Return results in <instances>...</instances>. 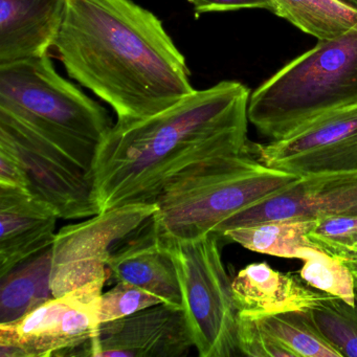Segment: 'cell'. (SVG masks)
I'll list each match as a JSON object with an SVG mask.
<instances>
[{"label": "cell", "mask_w": 357, "mask_h": 357, "mask_svg": "<svg viewBox=\"0 0 357 357\" xmlns=\"http://www.w3.org/2000/svg\"><path fill=\"white\" fill-rule=\"evenodd\" d=\"M51 275L50 248L1 278L0 324L17 321L54 298Z\"/></svg>", "instance_id": "17"}, {"label": "cell", "mask_w": 357, "mask_h": 357, "mask_svg": "<svg viewBox=\"0 0 357 357\" xmlns=\"http://www.w3.org/2000/svg\"><path fill=\"white\" fill-rule=\"evenodd\" d=\"M294 357H342L321 335L307 310L255 317Z\"/></svg>", "instance_id": "20"}, {"label": "cell", "mask_w": 357, "mask_h": 357, "mask_svg": "<svg viewBox=\"0 0 357 357\" xmlns=\"http://www.w3.org/2000/svg\"><path fill=\"white\" fill-rule=\"evenodd\" d=\"M250 98L245 85L222 81L153 116L118 121L100 144L91 171L100 213L155 202L191 169L220 156L252 153Z\"/></svg>", "instance_id": "1"}, {"label": "cell", "mask_w": 357, "mask_h": 357, "mask_svg": "<svg viewBox=\"0 0 357 357\" xmlns=\"http://www.w3.org/2000/svg\"><path fill=\"white\" fill-rule=\"evenodd\" d=\"M162 303V298L147 290L126 282H116L100 298L98 321L99 325L116 321Z\"/></svg>", "instance_id": "23"}, {"label": "cell", "mask_w": 357, "mask_h": 357, "mask_svg": "<svg viewBox=\"0 0 357 357\" xmlns=\"http://www.w3.org/2000/svg\"><path fill=\"white\" fill-rule=\"evenodd\" d=\"M302 278L252 263L231 281L234 302L240 314L264 317L287 311L308 310L324 292L307 287Z\"/></svg>", "instance_id": "16"}, {"label": "cell", "mask_w": 357, "mask_h": 357, "mask_svg": "<svg viewBox=\"0 0 357 357\" xmlns=\"http://www.w3.org/2000/svg\"><path fill=\"white\" fill-rule=\"evenodd\" d=\"M357 215V171L302 175L267 199L237 213L217 229H227L265 221H319Z\"/></svg>", "instance_id": "12"}, {"label": "cell", "mask_w": 357, "mask_h": 357, "mask_svg": "<svg viewBox=\"0 0 357 357\" xmlns=\"http://www.w3.org/2000/svg\"><path fill=\"white\" fill-rule=\"evenodd\" d=\"M356 291H357V288H356Z\"/></svg>", "instance_id": "31"}, {"label": "cell", "mask_w": 357, "mask_h": 357, "mask_svg": "<svg viewBox=\"0 0 357 357\" xmlns=\"http://www.w3.org/2000/svg\"><path fill=\"white\" fill-rule=\"evenodd\" d=\"M0 185L31 191L30 179L22 160L3 139H0Z\"/></svg>", "instance_id": "26"}, {"label": "cell", "mask_w": 357, "mask_h": 357, "mask_svg": "<svg viewBox=\"0 0 357 357\" xmlns=\"http://www.w3.org/2000/svg\"><path fill=\"white\" fill-rule=\"evenodd\" d=\"M68 0H0V64L49 55Z\"/></svg>", "instance_id": "15"}, {"label": "cell", "mask_w": 357, "mask_h": 357, "mask_svg": "<svg viewBox=\"0 0 357 357\" xmlns=\"http://www.w3.org/2000/svg\"><path fill=\"white\" fill-rule=\"evenodd\" d=\"M301 176L269 168L252 153L213 158L167 185L156 199L154 221L167 237L199 239Z\"/></svg>", "instance_id": "5"}, {"label": "cell", "mask_w": 357, "mask_h": 357, "mask_svg": "<svg viewBox=\"0 0 357 357\" xmlns=\"http://www.w3.org/2000/svg\"><path fill=\"white\" fill-rule=\"evenodd\" d=\"M58 219L33 192L0 185V279L53 245Z\"/></svg>", "instance_id": "13"}, {"label": "cell", "mask_w": 357, "mask_h": 357, "mask_svg": "<svg viewBox=\"0 0 357 357\" xmlns=\"http://www.w3.org/2000/svg\"><path fill=\"white\" fill-rule=\"evenodd\" d=\"M315 223L317 221H265L227 229L221 235L252 252L301 259L309 248H319L309 237Z\"/></svg>", "instance_id": "19"}, {"label": "cell", "mask_w": 357, "mask_h": 357, "mask_svg": "<svg viewBox=\"0 0 357 357\" xmlns=\"http://www.w3.org/2000/svg\"><path fill=\"white\" fill-rule=\"evenodd\" d=\"M340 1L346 3V5L350 6V7L357 9V0H340Z\"/></svg>", "instance_id": "30"}, {"label": "cell", "mask_w": 357, "mask_h": 357, "mask_svg": "<svg viewBox=\"0 0 357 357\" xmlns=\"http://www.w3.org/2000/svg\"><path fill=\"white\" fill-rule=\"evenodd\" d=\"M271 11L319 41L333 40L357 26V9L340 0H269Z\"/></svg>", "instance_id": "18"}, {"label": "cell", "mask_w": 357, "mask_h": 357, "mask_svg": "<svg viewBox=\"0 0 357 357\" xmlns=\"http://www.w3.org/2000/svg\"><path fill=\"white\" fill-rule=\"evenodd\" d=\"M0 110L91 175L98 148L114 125L103 106L56 72L49 55L0 64Z\"/></svg>", "instance_id": "3"}, {"label": "cell", "mask_w": 357, "mask_h": 357, "mask_svg": "<svg viewBox=\"0 0 357 357\" xmlns=\"http://www.w3.org/2000/svg\"><path fill=\"white\" fill-rule=\"evenodd\" d=\"M107 269L116 283L132 284L183 308L176 268L153 216L112 248Z\"/></svg>", "instance_id": "14"}, {"label": "cell", "mask_w": 357, "mask_h": 357, "mask_svg": "<svg viewBox=\"0 0 357 357\" xmlns=\"http://www.w3.org/2000/svg\"><path fill=\"white\" fill-rule=\"evenodd\" d=\"M194 348L181 307L162 303L98 326L95 335L70 356L183 357Z\"/></svg>", "instance_id": "11"}, {"label": "cell", "mask_w": 357, "mask_h": 357, "mask_svg": "<svg viewBox=\"0 0 357 357\" xmlns=\"http://www.w3.org/2000/svg\"><path fill=\"white\" fill-rule=\"evenodd\" d=\"M300 260L303 261L300 277L307 285L352 306L357 304L356 280L342 258L319 248H309Z\"/></svg>", "instance_id": "22"}, {"label": "cell", "mask_w": 357, "mask_h": 357, "mask_svg": "<svg viewBox=\"0 0 357 357\" xmlns=\"http://www.w3.org/2000/svg\"><path fill=\"white\" fill-rule=\"evenodd\" d=\"M252 155L296 175L357 171V105L328 112L286 137L252 146Z\"/></svg>", "instance_id": "10"}, {"label": "cell", "mask_w": 357, "mask_h": 357, "mask_svg": "<svg viewBox=\"0 0 357 357\" xmlns=\"http://www.w3.org/2000/svg\"><path fill=\"white\" fill-rule=\"evenodd\" d=\"M346 255H357V243L353 245L352 248L344 250L340 254L336 255V257L346 256Z\"/></svg>", "instance_id": "29"}, {"label": "cell", "mask_w": 357, "mask_h": 357, "mask_svg": "<svg viewBox=\"0 0 357 357\" xmlns=\"http://www.w3.org/2000/svg\"><path fill=\"white\" fill-rule=\"evenodd\" d=\"M309 237L319 250L336 256L357 243V215L317 221Z\"/></svg>", "instance_id": "25"}, {"label": "cell", "mask_w": 357, "mask_h": 357, "mask_svg": "<svg viewBox=\"0 0 357 357\" xmlns=\"http://www.w3.org/2000/svg\"><path fill=\"white\" fill-rule=\"evenodd\" d=\"M344 260V262L348 265L349 268L352 271L357 285V255H346V256L340 257Z\"/></svg>", "instance_id": "28"}, {"label": "cell", "mask_w": 357, "mask_h": 357, "mask_svg": "<svg viewBox=\"0 0 357 357\" xmlns=\"http://www.w3.org/2000/svg\"><path fill=\"white\" fill-rule=\"evenodd\" d=\"M106 278L52 298L12 323L0 324V357L70 356L97 331Z\"/></svg>", "instance_id": "7"}, {"label": "cell", "mask_w": 357, "mask_h": 357, "mask_svg": "<svg viewBox=\"0 0 357 357\" xmlns=\"http://www.w3.org/2000/svg\"><path fill=\"white\" fill-rule=\"evenodd\" d=\"M0 139H6L22 160L31 191L47 202L59 218L73 220L99 214L91 175L3 110H0Z\"/></svg>", "instance_id": "9"}, {"label": "cell", "mask_w": 357, "mask_h": 357, "mask_svg": "<svg viewBox=\"0 0 357 357\" xmlns=\"http://www.w3.org/2000/svg\"><path fill=\"white\" fill-rule=\"evenodd\" d=\"M238 348L252 357H294L277 337L267 331L258 319L238 313Z\"/></svg>", "instance_id": "24"}, {"label": "cell", "mask_w": 357, "mask_h": 357, "mask_svg": "<svg viewBox=\"0 0 357 357\" xmlns=\"http://www.w3.org/2000/svg\"><path fill=\"white\" fill-rule=\"evenodd\" d=\"M156 211L155 202L126 204L61 227L51 246L54 298L96 280L107 279L112 248L137 231Z\"/></svg>", "instance_id": "8"}, {"label": "cell", "mask_w": 357, "mask_h": 357, "mask_svg": "<svg viewBox=\"0 0 357 357\" xmlns=\"http://www.w3.org/2000/svg\"><path fill=\"white\" fill-rule=\"evenodd\" d=\"M321 335L342 354L357 357V304L325 294L307 310Z\"/></svg>", "instance_id": "21"}, {"label": "cell", "mask_w": 357, "mask_h": 357, "mask_svg": "<svg viewBox=\"0 0 357 357\" xmlns=\"http://www.w3.org/2000/svg\"><path fill=\"white\" fill-rule=\"evenodd\" d=\"M218 235L211 233L196 240L162 235L178 275L181 306L194 348L202 357H229L240 352L238 310Z\"/></svg>", "instance_id": "6"}, {"label": "cell", "mask_w": 357, "mask_h": 357, "mask_svg": "<svg viewBox=\"0 0 357 357\" xmlns=\"http://www.w3.org/2000/svg\"><path fill=\"white\" fill-rule=\"evenodd\" d=\"M53 47L118 121L153 116L196 91L162 22L131 0H68Z\"/></svg>", "instance_id": "2"}, {"label": "cell", "mask_w": 357, "mask_h": 357, "mask_svg": "<svg viewBox=\"0 0 357 357\" xmlns=\"http://www.w3.org/2000/svg\"><path fill=\"white\" fill-rule=\"evenodd\" d=\"M357 105V26L319 41L262 83L248 102L259 132L282 139L314 119Z\"/></svg>", "instance_id": "4"}, {"label": "cell", "mask_w": 357, "mask_h": 357, "mask_svg": "<svg viewBox=\"0 0 357 357\" xmlns=\"http://www.w3.org/2000/svg\"><path fill=\"white\" fill-rule=\"evenodd\" d=\"M193 6L196 15L213 12L239 11L263 9L271 11L269 0H188Z\"/></svg>", "instance_id": "27"}]
</instances>
